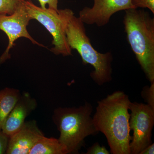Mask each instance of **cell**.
<instances>
[{"instance_id": "cell-1", "label": "cell", "mask_w": 154, "mask_h": 154, "mask_svg": "<svg viewBox=\"0 0 154 154\" xmlns=\"http://www.w3.org/2000/svg\"><path fill=\"white\" fill-rule=\"evenodd\" d=\"M129 96L116 91L97 102L93 122L105 136L112 154H131Z\"/></svg>"}, {"instance_id": "cell-2", "label": "cell", "mask_w": 154, "mask_h": 154, "mask_svg": "<svg viewBox=\"0 0 154 154\" xmlns=\"http://www.w3.org/2000/svg\"><path fill=\"white\" fill-rule=\"evenodd\" d=\"M66 36L71 49L76 50L84 64H90L94 70L90 76L99 86L110 82L112 80L113 56L110 52L101 53L93 47L86 34L85 24L75 16L71 9H66Z\"/></svg>"}, {"instance_id": "cell-3", "label": "cell", "mask_w": 154, "mask_h": 154, "mask_svg": "<svg viewBox=\"0 0 154 154\" xmlns=\"http://www.w3.org/2000/svg\"><path fill=\"white\" fill-rule=\"evenodd\" d=\"M125 31L138 62L151 83L154 82V19L144 9L125 11Z\"/></svg>"}, {"instance_id": "cell-4", "label": "cell", "mask_w": 154, "mask_h": 154, "mask_svg": "<svg viewBox=\"0 0 154 154\" xmlns=\"http://www.w3.org/2000/svg\"><path fill=\"white\" fill-rule=\"evenodd\" d=\"M93 107L86 102L79 107L56 108L52 119L60 131L58 139L68 154H78L85 145V139L99 133L93 122Z\"/></svg>"}, {"instance_id": "cell-5", "label": "cell", "mask_w": 154, "mask_h": 154, "mask_svg": "<svg viewBox=\"0 0 154 154\" xmlns=\"http://www.w3.org/2000/svg\"><path fill=\"white\" fill-rule=\"evenodd\" d=\"M25 8L31 19H35L47 29L52 36L54 47L51 51L57 55H72L66 36V9L58 10L36 5L30 0H26Z\"/></svg>"}, {"instance_id": "cell-6", "label": "cell", "mask_w": 154, "mask_h": 154, "mask_svg": "<svg viewBox=\"0 0 154 154\" xmlns=\"http://www.w3.org/2000/svg\"><path fill=\"white\" fill-rule=\"evenodd\" d=\"M129 126L133 131L130 143L131 154H139L152 143V131L154 125V109L146 104L130 103Z\"/></svg>"}, {"instance_id": "cell-7", "label": "cell", "mask_w": 154, "mask_h": 154, "mask_svg": "<svg viewBox=\"0 0 154 154\" xmlns=\"http://www.w3.org/2000/svg\"><path fill=\"white\" fill-rule=\"evenodd\" d=\"M31 20L25 3L11 15H0V30L5 33L8 38V47L0 57V65L10 57V50L15 45L16 40L21 37L28 38L33 44L46 47L36 41L28 33L27 26Z\"/></svg>"}, {"instance_id": "cell-8", "label": "cell", "mask_w": 154, "mask_h": 154, "mask_svg": "<svg viewBox=\"0 0 154 154\" xmlns=\"http://www.w3.org/2000/svg\"><path fill=\"white\" fill-rule=\"evenodd\" d=\"M93 1V7H85L79 13V18L85 24L103 27L109 23L111 17L115 13L135 9L131 0Z\"/></svg>"}, {"instance_id": "cell-9", "label": "cell", "mask_w": 154, "mask_h": 154, "mask_svg": "<svg viewBox=\"0 0 154 154\" xmlns=\"http://www.w3.org/2000/svg\"><path fill=\"white\" fill-rule=\"evenodd\" d=\"M44 136L36 121H25L18 131L10 137L6 154H29L35 144Z\"/></svg>"}, {"instance_id": "cell-10", "label": "cell", "mask_w": 154, "mask_h": 154, "mask_svg": "<svg viewBox=\"0 0 154 154\" xmlns=\"http://www.w3.org/2000/svg\"><path fill=\"white\" fill-rule=\"evenodd\" d=\"M37 105L36 99L29 93L24 92L21 94L5 120L2 131L9 137L17 132L24 124L27 116L36 109Z\"/></svg>"}, {"instance_id": "cell-11", "label": "cell", "mask_w": 154, "mask_h": 154, "mask_svg": "<svg viewBox=\"0 0 154 154\" xmlns=\"http://www.w3.org/2000/svg\"><path fill=\"white\" fill-rule=\"evenodd\" d=\"M21 95L20 91L14 88H7L0 91V130Z\"/></svg>"}, {"instance_id": "cell-12", "label": "cell", "mask_w": 154, "mask_h": 154, "mask_svg": "<svg viewBox=\"0 0 154 154\" xmlns=\"http://www.w3.org/2000/svg\"><path fill=\"white\" fill-rule=\"evenodd\" d=\"M66 148L55 138L43 137L32 148L29 154H67Z\"/></svg>"}, {"instance_id": "cell-13", "label": "cell", "mask_w": 154, "mask_h": 154, "mask_svg": "<svg viewBox=\"0 0 154 154\" xmlns=\"http://www.w3.org/2000/svg\"><path fill=\"white\" fill-rule=\"evenodd\" d=\"M26 0H0V15L14 14Z\"/></svg>"}, {"instance_id": "cell-14", "label": "cell", "mask_w": 154, "mask_h": 154, "mask_svg": "<svg viewBox=\"0 0 154 154\" xmlns=\"http://www.w3.org/2000/svg\"><path fill=\"white\" fill-rule=\"evenodd\" d=\"M141 95L146 104L154 109V82L151 83L149 86L144 87Z\"/></svg>"}, {"instance_id": "cell-15", "label": "cell", "mask_w": 154, "mask_h": 154, "mask_svg": "<svg viewBox=\"0 0 154 154\" xmlns=\"http://www.w3.org/2000/svg\"><path fill=\"white\" fill-rule=\"evenodd\" d=\"M135 9L147 8L154 14V0H131Z\"/></svg>"}, {"instance_id": "cell-16", "label": "cell", "mask_w": 154, "mask_h": 154, "mask_svg": "<svg viewBox=\"0 0 154 154\" xmlns=\"http://www.w3.org/2000/svg\"><path fill=\"white\" fill-rule=\"evenodd\" d=\"M110 152L106 148L101 146L98 142L95 143L87 150V154H109Z\"/></svg>"}, {"instance_id": "cell-17", "label": "cell", "mask_w": 154, "mask_h": 154, "mask_svg": "<svg viewBox=\"0 0 154 154\" xmlns=\"http://www.w3.org/2000/svg\"><path fill=\"white\" fill-rule=\"evenodd\" d=\"M10 137L0 130V154H6Z\"/></svg>"}, {"instance_id": "cell-18", "label": "cell", "mask_w": 154, "mask_h": 154, "mask_svg": "<svg viewBox=\"0 0 154 154\" xmlns=\"http://www.w3.org/2000/svg\"><path fill=\"white\" fill-rule=\"evenodd\" d=\"M40 4V7L42 8H47L46 6H48L50 8L57 11L58 3V0H37Z\"/></svg>"}, {"instance_id": "cell-19", "label": "cell", "mask_w": 154, "mask_h": 154, "mask_svg": "<svg viewBox=\"0 0 154 154\" xmlns=\"http://www.w3.org/2000/svg\"><path fill=\"white\" fill-rule=\"evenodd\" d=\"M154 143H152L146 147L139 154H154Z\"/></svg>"}]
</instances>
